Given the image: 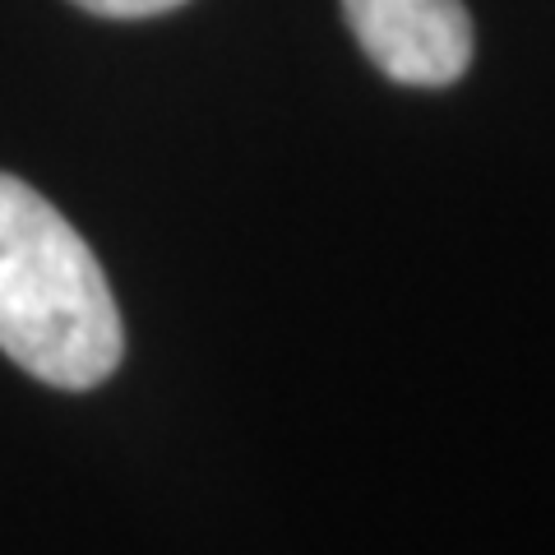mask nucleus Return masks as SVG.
Segmentation results:
<instances>
[{"label": "nucleus", "instance_id": "1", "mask_svg": "<svg viewBox=\"0 0 555 555\" xmlns=\"http://www.w3.org/2000/svg\"><path fill=\"white\" fill-rule=\"evenodd\" d=\"M0 352L56 389L102 385L126 328L98 255L33 185L0 171Z\"/></svg>", "mask_w": 555, "mask_h": 555}, {"label": "nucleus", "instance_id": "2", "mask_svg": "<svg viewBox=\"0 0 555 555\" xmlns=\"http://www.w3.org/2000/svg\"><path fill=\"white\" fill-rule=\"evenodd\" d=\"M347 28L389 79L444 89L473 65V20L463 0H343Z\"/></svg>", "mask_w": 555, "mask_h": 555}, {"label": "nucleus", "instance_id": "3", "mask_svg": "<svg viewBox=\"0 0 555 555\" xmlns=\"http://www.w3.org/2000/svg\"><path fill=\"white\" fill-rule=\"evenodd\" d=\"M75 5L102 14V20H149V14H167L185 5V0H75Z\"/></svg>", "mask_w": 555, "mask_h": 555}]
</instances>
